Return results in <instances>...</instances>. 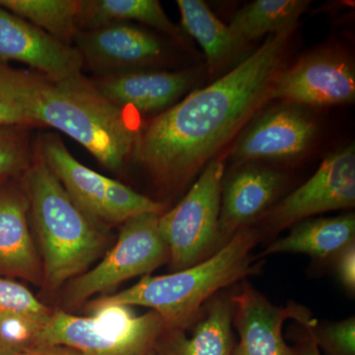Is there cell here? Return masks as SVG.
Listing matches in <instances>:
<instances>
[{
  "label": "cell",
  "mask_w": 355,
  "mask_h": 355,
  "mask_svg": "<svg viewBox=\"0 0 355 355\" xmlns=\"http://www.w3.org/2000/svg\"><path fill=\"white\" fill-rule=\"evenodd\" d=\"M37 123L64 132L112 171L135 157L139 135L120 107L81 74L58 81L40 77L32 101Z\"/></svg>",
  "instance_id": "cell-3"
},
{
  "label": "cell",
  "mask_w": 355,
  "mask_h": 355,
  "mask_svg": "<svg viewBox=\"0 0 355 355\" xmlns=\"http://www.w3.org/2000/svg\"><path fill=\"white\" fill-rule=\"evenodd\" d=\"M21 355H83L64 345H44Z\"/></svg>",
  "instance_id": "cell-30"
},
{
  "label": "cell",
  "mask_w": 355,
  "mask_h": 355,
  "mask_svg": "<svg viewBox=\"0 0 355 355\" xmlns=\"http://www.w3.org/2000/svg\"><path fill=\"white\" fill-rule=\"evenodd\" d=\"M22 62L58 81L80 74L83 57L60 40L0 6V62Z\"/></svg>",
  "instance_id": "cell-12"
},
{
  "label": "cell",
  "mask_w": 355,
  "mask_h": 355,
  "mask_svg": "<svg viewBox=\"0 0 355 355\" xmlns=\"http://www.w3.org/2000/svg\"><path fill=\"white\" fill-rule=\"evenodd\" d=\"M224 164L210 161L186 197L159 217V232L175 272L197 265L220 249L219 216Z\"/></svg>",
  "instance_id": "cell-6"
},
{
  "label": "cell",
  "mask_w": 355,
  "mask_h": 355,
  "mask_svg": "<svg viewBox=\"0 0 355 355\" xmlns=\"http://www.w3.org/2000/svg\"><path fill=\"white\" fill-rule=\"evenodd\" d=\"M233 318L232 299H214L191 335L184 329H167L169 333L160 336L153 355H232Z\"/></svg>",
  "instance_id": "cell-17"
},
{
  "label": "cell",
  "mask_w": 355,
  "mask_h": 355,
  "mask_svg": "<svg viewBox=\"0 0 355 355\" xmlns=\"http://www.w3.org/2000/svg\"><path fill=\"white\" fill-rule=\"evenodd\" d=\"M91 317L53 312L44 329L43 345H64L83 355H149L167 330L154 311L135 315L128 306L93 308Z\"/></svg>",
  "instance_id": "cell-5"
},
{
  "label": "cell",
  "mask_w": 355,
  "mask_h": 355,
  "mask_svg": "<svg viewBox=\"0 0 355 355\" xmlns=\"http://www.w3.org/2000/svg\"><path fill=\"white\" fill-rule=\"evenodd\" d=\"M316 133V123L304 111L282 107L254 121L240 137L233 154L239 160L293 158L307 150Z\"/></svg>",
  "instance_id": "cell-13"
},
{
  "label": "cell",
  "mask_w": 355,
  "mask_h": 355,
  "mask_svg": "<svg viewBox=\"0 0 355 355\" xmlns=\"http://www.w3.org/2000/svg\"><path fill=\"white\" fill-rule=\"evenodd\" d=\"M336 259V272L343 286L355 291V243L343 248Z\"/></svg>",
  "instance_id": "cell-28"
},
{
  "label": "cell",
  "mask_w": 355,
  "mask_h": 355,
  "mask_svg": "<svg viewBox=\"0 0 355 355\" xmlns=\"http://www.w3.org/2000/svg\"><path fill=\"white\" fill-rule=\"evenodd\" d=\"M184 30L202 46L211 69L223 64L238 51L228 26L200 0H178Z\"/></svg>",
  "instance_id": "cell-22"
},
{
  "label": "cell",
  "mask_w": 355,
  "mask_h": 355,
  "mask_svg": "<svg viewBox=\"0 0 355 355\" xmlns=\"http://www.w3.org/2000/svg\"><path fill=\"white\" fill-rule=\"evenodd\" d=\"M296 27L270 35L225 76L156 116L139 135L135 158L170 186L195 176L270 101Z\"/></svg>",
  "instance_id": "cell-1"
},
{
  "label": "cell",
  "mask_w": 355,
  "mask_h": 355,
  "mask_svg": "<svg viewBox=\"0 0 355 355\" xmlns=\"http://www.w3.org/2000/svg\"><path fill=\"white\" fill-rule=\"evenodd\" d=\"M258 240L256 231L243 229L197 265L160 277L146 275L125 291L93 301L91 307L142 306L157 313L167 329L187 328L217 291L259 272L261 266L253 265L251 257Z\"/></svg>",
  "instance_id": "cell-2"
},
{
  "label": "cell",
  "mask_w": 355,
  "mask_h": 355,
  "mask_svg": "<svg viewBox=\"0 0 355 355\" xmlns=\"http://www.w3.org/2000/svg\"><path fill=\"white\" fill-rule=\"evenodd\" d=\"M40 76L0 62V127L32 125V100Z\"/></svg>",
  "instance_id": "cell-25"
},
{
  "label": "cell",
  "mask_w": 355,
  "mask_h": 355,
  "mask_svg": "<svg viewBox=\"0 0 355 355\" xmlns=\"http://www.w3.org/2000/svg\"><path fill=\"white\" fill-rule=\"evenodd\" d=\"M26 171L28 200L51 289L79 277L104 249V237L69 197L41 153Z\"/></svg>",
  "instance_id": "cell-4"
},
{
  "label": "cell",
  "mask_w": 355,
  "mask_h": 355,
  "mask_svg": "<svg viewBox=\"0 0 355 355\" xmlns=\"http://www.w3.org/2000/svg\"><path fill=\"white\" fill-rule=\"evenodd\" d=\"M191 83V76L184 72H135L108 77L95 86L120 108L154 112L173 104Z\"/></svg>",
  "instance_id": "cell-18"
},
{
  "label": "cell",
  "mask_w": 355,
  "mask_h": 355,
  "mask_svg": "<svg viewBox=\"0 0 355 355\" xmlns=\"http://www.w3.org/2000/svg\"><path fill=\"white\" fill-rule=\"evenodd\" d=\"M310 3L305 0H257L243 7L228 26L238 51L263 35L296 27Z\"/></svg>",
  "instance_id": "cell-21"
},
{
  "label": "cell",
  "mask_w": 355,
  "mask_h": 355,
  "mask_svg": "<svg viewBox=\"0 0 355 355\" xmlns=\"http://www.w3.org/2000/svg\"><path fill=\"white\" fill-rule=\"evenodd\" d=\"M6 179H0V183H1V182H3V181H6Z\"/></svg>",
  "instance_id": "cell-31"
},
{
  "label": "cell",
  "mask_w": 355,
  "mask_h": 355,
  "mask_svg": "<svg viewBox=\"0 0 355 355\" xmlns=\"http://www.w3.org/2000/svg\"><path fill=\"white\" fill-rule=\"evenodd\" d=\"M53 311L15 280L0 277V355H21L44 347Z\"/></svg>",
  "instance_id": "cell-16"
},
{
  "label": "cell",
  "mask_w": 355,
  "mask_h": 355,
  "mask_svg": "<svg viewBox=\"0 0 355 355\" xmlns=\"http://www.w3.org/2000/svg\"><path fill=\"white\" fill-rule=\"evenodd\" d=\"M0 6L31 21L39 29L64 43L80 24L83 1L76 0H0Z\"/></svg>",
  "instance_id": "cell-24"
},
{
  "label": "cell",
  "mask_w": 355,
  "mask_h": 355,
  "mask_svg": "<svg viewBox=\"0 0 355 355\" xmlns=\"http://www.w3.org/2000/svg\"><path fill=\"white\" fill-rule=\"evenodd\" d=\"M355 205V149L354 144L327 157L316 173L270 211V227L282 230L308 217L354 209Z\"/></svg>",
  "instance_id": "cell-9"
},
{
  "label": "cell",
  "mask_w": 355,
  "mask_h": 355,
  "mask_svg": "<svg viewBox=\"0 0 355 355\" xmlns=\"http://www.w3.org/2000/svg\"><path fill=\"white\" fill-rule=\"evenodd\" d=\"M81 55L103 67L146 64L160 57L162 48L148 33L123 24L97 28L80 41Z\"/></svg>",
  "instance_id": "cell-19"
},
{
  "label": "cell",
  "mask_w": 355,
  "mask_h": 355,
  "mask_svg": "<svg viewBox=\"0 0 355 355\" xmlns=\"http://www.w3.org/2000/svg\"><path fill=\"white\" fill-rule=\"evenodd\" d=\"M293 104L331 106L355 99V72L349 60L336 53H316L282 69L270 90V100Z\"/></svg>",
  "instance_id": "cell-10"
},
{
  "label": "cell",
  "mask_w": 355,
  "mask_h": 355,
  "mask_svg": "<svg viewBox=\"0 0 355 355\" xmlns=\"http://www.w3.org/2000/svg\"><path fill=\"white\" fill-rule=\"evenodd\" d=\"M28 125L0 127V179L26 172L31 165Z\"/></svg>",
  "instance_id": "cell-26"
},
{
  "label": "cell",
  "mask_w": 355,
  "mask_h": 355,
  "mask_svg": "<svg viewBox=\"0 0 355 355\" xmlns=\"http://www.w3.org/2000/svg\"><path fill=\"white\" fill-rule=\"evenodd\" d=\"M312 330L318 347L327 354L355 355L354 316Z\"/></svg>",
  "instance_id": "cell-27"
},
{
  "label": "cell",
  "mask_w": 355,
  "mask_h": 355,
  "mask_svg": "<svg viewBox=\"0 0 355 355\" xmlns=\"http://www.w3.org/2000/svg\"><path fill=\"white\" fill-rule=\"evenodd\" d=\"M135 20L179 37V30L156 0H94L83 1L81 23L93 29L120 21Z\"/></svg>",
  "instance_id": "cell-23"
},
{
  "label": "cell",
  "mask_w": 355,
  "mask_h": 355,
  "mask_svg": "<svg viewBox=\"0 0 355 355\" xmlns=\"http://www.w3.org/2000/svg\"><path fill=\"white\" fill-rule=\"evenodd\" d=\"M40 149L51 171L89 218L123 223L142 214H162L161 203L81 164L55 135H44Z\"/></svg>",
  "instance_id": "cell-7"
},
{
  "label": "cell",
  "mask_w": 355,
  "mask_h": 355,
  "mask_svg": "<svg viewBox=\"0 0 355 355\" xmlns=\"http://www.w3.org/2000/svg\"><path fill=\"white\" fill-rule=\"evenodd\" d=\"M354 240V214L333 218L309 219L296 223L288 235L273 242L261 256L292 253L324 259L340 253Z\"/></svg>",
  "instance_id": "cell-20"
},
{
  "label": "cell",
  "mask_w": 355,
  "mask_h": 355,
  "mask_svg": "<svg viewBox=\"0 0 355 355\" xmlns=\"http://www.w3.org/2000/svg\"><path fill=\"white\" fill-rule=\"evenodd\" d=\"M282 173L248 167L222 186L219 239L221 246L260 216L272 205L284 184Z\"/></svg>",
  "instance_id": "cell-14"
},
{
  "label": "cell",
  "mask_w": 355,
  "mask_h": 355,
  "mask_svg": "<svg viewBox=\"0 0 355 355\" xmlns=\"http://www.w3.org/2000/svg\"><path fill=\"white\" fill-rule=\"evenodd\" d=\"M301 326V324H300ZM302 327L303 334L300 338V345H299V352L301 355H322L320 349L318 347L314 335H313V328L310 327Z\"/></svg>",
  "instance_id": "cell-29"
},
{
  "label": "cell",
  "mask_w": 355,
  "mask_h": 355,
  "mask_svg": "<svg viewBox=\"0 0 355 355\" xmlns=\"http://www.w3.org/2000/svg\"><path fill=\"white\" fill-rule=\"evenodd\" d=\"M160 216L142 214L123 222L113 249L69 286L67 300L70 304H79L125 280L150 273L169 261V249L159 232Z\"/></svg>",
  "instance_id": "cell-8"
},
{
  "label": "cell",
  "mask_w": 355,
  "mask_h": 355,
  "mask_svg": "<svg viewBox=\"0 0 355 355\" xmlns=\"http://www.w3.org/2000/svg\"><path fill=\"white\" fill-rule=\"evenodd\" d=\"M231 299L240 338L232 355H301L284 340V322L293 319L301 326L310 328L318 324L312 313L302 306L272 304L248 282H244L242 291Z\"/></svg>",
  "instance_id": "cell-11"
},
{
  "label": "cell",
  "mask_w": 355,
  "mask_h": 355,
  "mask_svg": "<svg viewBox=\"0 0 355 355\" xmlns=\"http://www.w3.org/2000/svg\"><path fill=\"white\" fill-rule=\"evenodd\" d=\"M6 181L0 183V275L36 282L42 270L28 224L29 200Z\"/></svg>",
  "instance_id": "cell-15"
},
{
  "label": "cell",
  "mask_w": 355,
  "mask_h": 355,
  "mask_svg": "<svg viewBox=\"0 0 355 355\" xmlns=\"http://www.w3.org/2000/svg\"><path fill=\"white\" fill-rule=\"evenodd\" d=\"M149 355H153V354H149Z\"/></svg>",
  "instance_id": "cell-32"
}]
</instances>
